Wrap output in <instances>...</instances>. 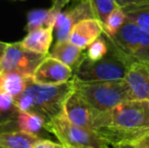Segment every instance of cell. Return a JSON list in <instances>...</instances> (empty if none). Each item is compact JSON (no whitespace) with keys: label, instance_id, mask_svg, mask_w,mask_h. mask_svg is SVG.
<instances>
[{"label":"cell","instance_id":"obj_20","mask_svg":"<svg viewBox=\"0 0 149 148\" xmlns=\"http://www.w3.org/2000/svg\"><path fill=\"white\" fill-rule=\"evenodd\" d=\"M127 16L124 11V8L116 7L107 17L106 22H104V34L107 37H113L119 32V30L125 24Z\"/></svg>","mask_w":149,"mask_h":148},{"label":"cell","instance_id":"obj_8","mask_svg":"<svg viewBox=\"0 0 149 148\" xmlns=\"http://www.w3.org/2000/svg\"><path fill=\"white\" fill-rule=\"evenodd\" d=\"M77 4L66 11H61L57 16L54 31L56 42L69 41L73 26L79 22L94 17L89 0H77Z\"/></svg>","mask_w":149,"mask_h":148},{"label":"cell","instance_id":"obj_27","mask_svg":"<svg viewBox=\"0 0 149 148\" xmlns=\"http://www.w3.org/2000/svg\"><path fill=\"white\" fill-rule=\"evenodd\" d=\"M111 148H147L141 141L138 142H130V143H121V144L113 145Z\"/></svg>","mask_w":149,"mask_h":148},{"label":"cell","instance_id":"obj_5","mask_svg":"<svg viewBox=\"0 0 149 148\" xmlns=\"http://www.w3.org/2000/svg\"><path fill=\"white\" fill-rule=\"evenodd\" d=\"M46 130L52 133L64 148H111L95 131L73 124L64 114L49 121Z\"/></svg>","mask_w":149,"mask_h":148},{"label":"cell","instance_id":"obj_30","mask_svg":"<svg viewBox=\"0 0 149 148\" xmlns=\"http://www.w3.org/2000/svg\"><path fill=\"white\" fill-rule=\"evenodd\" d=\"M141 142L143 143V144L145 145V146L147 147V148H149V134L147 135V136L145 137V138H143V139H142V140H141Z\"/></svg>","mask_w":149,"mask_h":148},{"label":"cell","instance_id":"obj_23","mask_svg":"<svg viewBox=\"0 0 149 148\" xmlns=\"http://www.w3.org/2000/svg\"><path fill=\"white\" fill-rule=\"evenodd\" d=\"M18 112L19 111L14 104V97L9 93H0V116L17 117Z\"/></svg>","mask_w":149,"mask_h":148},{"label":"cell","instance_id":"obj_12","mask_svg":"<svg viewBox=\"0 0 149 148\" xmlns=\"http://www.w3.org/2000/svg\"><path fill=\"white\" fill-rule=\"evenodd\" d=\"M104 34V26L96 18H88L79 22L73 26L69 41L82 50L88 48L91 43Z\"/></svg>","mask_w":149,"mask_h":148},{"label":"cell","instance_id":"obj_24","mask_svg":"<svg viewBox=\"0 0 149 148\" xmlns=\"http://www.w3.org/2000/svg\"><path fill=\"white\" fill-rule=\"evenodd\" d=\"M15 116H0V129H10L12 126H16Z\"/></svg>","mask_w":149,"mask_h":148},{"label":"cell","instance_id":"obj_11","mask_svg":"<svg viewBox=\"0 0 149 148\" xmlns=\"http://www.w3.org/2000/svg\"><path fill=\"white\" fill-rule=\"evenodd\" d=\"M124 80L130 99L149 101V63L134 62Z\"/></svg>","mask_w":149,"mask_h":148},{"label":"cell","instance_id":"obj_3","mask_svg":"<svg viewBox=\"0 0 149 148\" xmlns=\"http://www.w3.org/2000/svg\"><path fill=\"white\" fill-rule=\"evenodd\" d=\"M108 44L110 48L108 54L96 61H91L85 56L78 67L74 70L73 78L80 81L124 80L133 62L120 53L109 42Z\"/></svg>","mask_w":149,"mask_h":148},{"label":"cell","instance_id":"obj_2","mask_svg":"<svg viewBox=\"0 0 149 148\" xmlns=\"http://www.w3.org/2000/svg\"><path fill=\"white\" fill-rule=\"evenodd\" d=\"M75 90L73 79L56 85L38 84L33 80L20 94L14 97L19 112H33L49 121L64 114L68 97Z\"/></svg>","mask_w":149,"mask_h":148},{"label":"cell","instance_id":"obj_32","mask_svg":"<svg viewBox=\"0 0 149 148\" xmlns=\"http://www.w3.org/2000/svg\"><path fill=\"white\" fill-rule=\"evenodd\" d=\"M72 1H77V0H72Z\"/></svg>","mask_w":149,"mask_h":148},{"label":"cell","instance_id":"obj_29","mask_svg":"<svg viewBox=\"0 0 149 148\" xmlns=\"http://www.w3.org/2000/svg\"><path fill=\"white\" fill-rule=\"evenodd\" d=\"M6 47H7V44L3 43V42H0V61H1L2 57H3V54L6 50Z\"/></svg>","mask_w":149,"mask_h":148},{"label":"cell","instance_id":"obj_9","mask_svg":"<svg viewBox=\"0 0 149 148\" xmlns=\"http://www.w3.org/2000/svg\"><path fill=\"white\" fill-rule=\"evenodd\" d=\"M100 112L96 111L77 92L76 90L68 97L64 108V115L73 124L94 131L95 122Z\"/></svg>","mask_w":149,"mask_h":148},{"label":"cell","instance_id":"obj_22","mask_svg":"<svg viewBox=\"0 0 149 148\" xmlns=\"http://www.w3.org/2000/svg\"><path fill=\"white\" fill-rule=\"evenodd\" d=\"M109 44L107 39L102 35L98 39H96L93 43H91L87 48V51L85 52V56L87 59L91 60V61H96L108 54L109 52Z\"/></svg>","mask_w":149,"mask_h":148},{"label":"cell","instance_id":"obj_25","mask_svg":"<svg viewBox=\"0 0 149 148\" xmlns=\"http://www.w3.org/2000/svg\"><path fill=\"white\" fill-rule=\"evenodd\" d=\"M33 148H64L61 143H55L47 139H41L35 144Z\"/></svg>","mask_w":149,"mask_h":148},{"label":"cell","instance_id":"obj_26","mask_svg":"<svg viewBox=\"0 0 149 148\" xmlns=\"http://www.w3.org/2000/svg\"><path fill=\"white\" fill-rule=\"evenodd\" d=\"M117 5L122 8L133 5H141V4L149 3V0H116Z\"/></svg>","mask_w":149,"mask_h":148},{"label":"cell","instance_id":"obj_19","mask_svg":"<svg viewBox=\"0 0 149 148\" xmlns=\"http://www.w3.org/2000/svg\"><path fill=\"white\" fill-rule=\"evenodd\" d=\"M128 19L135 22L142 30L149 33V3L128 6L124 8Z\"/></svg>","mask_w":149,"mask_h":148},{"label":"cell","instance_id":"obj_7","mask_svg":"<svg viewBox=\"0 0 149 148\" xmlns=\"http://www.w3.org/2000/svg\"><path fill=\"white\" fill-rule=\"evenodd\" d=\"M45 57V55L24 49L20 45V42L7 44L3 57L0 61V73L17 72L31 77Z\"/></svg>","mask_w":149,"mask_h":148},{"label":"cell","instance_id":"obj_31","mask_svg":"<svg viewBox=\"0 0 149 148\" xmlns=\"http://www.w3.org/2000/svg\"><path fill=\"white\" fill-rule=\"evenodd\" d=\"M0 148H6V147H4V146H2L1 144H0Z\"/></svg>","mask_w":149,"mask_h":148},{"label":"cell","instance_id":"obj_28","mask_svg":"<svg viewBox=\"0 0 149 148\" xmlns=\"http://www.w3.org/2000/svg\"><path fill=\"white\" fill-rule=\"evenodd\" d=\"M71 1L72 0H52V6H54L55 8H57V9L62 11L63 7Z\"/></svg>","mask_w":149,"mask_h":148},{"label":"cell","instance_id":"obj_15","mask_svg":"<svg viewBox=\"0 0 149 148\" xmlns=\"http://www.w3.org/2000/svg\"><path fill=\"white\" fill-rule=\"evenodd\" d=\"M40 140L41 138L39 136L18 129H0V144L6 148H33Z\"/></svg>","mask_w":149,"mask_h":148},{"label":"cell","instance_id":"obj_21","mask_svg":"<svg viewBox=\"0 0 149 148\" xmlns=\"http://www.w3.org/2000/svg\"><path fill=\"white\" fill-rule=\"evenodd\" d=\"M91 4L94 17L100 20L102 24L106 22L109 14L113 11L117 5L116 0H89Z\"/></svg>","mask_w":149,"mask_h":148},{"label":"cell","instance_id":"obj_18","mask_svg":"<svg viewBox=\"0 0 149 148\" xmlns=\"http://www.w3.org/2000/svg\"><path fill=\"white\" fill-rule=\"evenodd\" d=\"M47 120L41 115L33 112H18L16 119V128L31 135L39 136L43 129L46 130Z\"/></svg>","mask_w":149,"mask_h":148},{"label":"cell","instance_id":"obj_4","mask_svg":"<svg viewBox=\"0 0 149 148\" xmlns=\"http://www.w3.org/2000/svg\"><path fill=\"white\" fill-rule=\"evenodd\" d=\"M73 79L75 90L96 111L104 113L120 104L129 101L125 80L119 81H80Z\"/></svg>","mask_w":149,"mask_h":148},{"label":"cell","instance_id":"obj_16","mask_svg":"<svg viewBox=\"0 0 149 148\" xmlns=\"http://www.w3.org/2000/svg\"><path fill=\"white\" fill-rule=\"evenodd\" d=\"M61 10L51 6L49 9H36L31 10L28 13V22H26V30L31 32L38 28H54L57 16Z\"/></svg>","mask_w":149,"mask_h":148},{"label":"cell","instance_id":"obj_6","mask_svg":"<svg viewBox=\"0 0 149 148\" xmlns=\"http://www.w3.org/2000/svg\"><path fill=\"white\" fill-rule=\"evenodd\" d=\"M104 37L111 45L133 63H149V33L142 30L132 20L127 18L115 36Z\"/></svg>","mask_w":149,"mask_h":148},{"label":"cell","instance_id":"obj_1","mask_svg":"<svg viewBox=\"0 0 149 148\" xmlns=\"http://www.w3.org/2000/svg\"><path fill=\"white\" fill-rule=\"evenodd\" d=\"M94 131L111 146L141 141L149 134V101L129 99L100 112Z\"/></svg>","mask_w":149,"mask_h":148},{"label":"cell","instance_id":"obj_10","mask_svg":"<svg viewBox=\"0 0 149 148\" xmlns=\"http://www.w3.org/2000/svg\"><path fill=\"white\" fill-rule=\"evenodd\" d=\"M73 74L69 66L48 55L37 67L31 78L38 84L56 85L71 80Z\"/></svg>","mask_w":149,"mask_h":148},{"label":"cell","instance_id":"obj_13","mask_svg":"<svg viewBox=\"0 0 149 148\" xmlns=\"http://www.w3.org/2000/svg\"><path fill=\"white\" fill-rule=\"evenodd\" d=\"M83 51L84 50L78 48L70 41L56 42L48 55L66 64L74 72L85 57V53Z\"/></svg>","mask_w":149,"mask_h":148},{"label":"cell","instance_id":"obj_14","mask_svg":"<svg viewBox=\"0 0 149 148\" xmlns=\"http://www.w3.org/2000/svg\"><path fill=\"white\" fill-rule=\"evenodd\" d=\"M54 28H38L31 32L24 38L20 45L29 51L47 56L50 53V47L53 42Z\"/></svg>","mask_w":149,"mask_h":148},{"label":"cell","instance_id":"obj_17","mask_svg":"<svg viewBox=\"0 0 149 148\" xmlns=\"http://www.w3.org/2000/svg\"><path fill=\"white\" fill-rule=\"evenodd\" d=\"M31 80V77L17 72L0 73V93H9L14 97L20 94Z\"/></svg>","mask_w":149,"mask_h":148}]
</instances>
